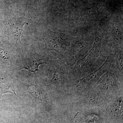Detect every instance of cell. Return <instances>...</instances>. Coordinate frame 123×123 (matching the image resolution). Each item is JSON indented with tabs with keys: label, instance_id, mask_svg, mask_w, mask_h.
Here are the masks:
<instances>
[{
	"label": "cell",
	"instance_id": "6da1fadb",
	"mask_svg": "<svg viewBox=\"0 0 123 123\" xmlns=\"http://www.w3.org/2000/svg\"><path fill=\"white\" fill-rule=\"evenodd\" d=\"M103 37L102 33L101 31L99 30L97 31L92 48L84 57L78 61L74 65V69H80L84 74V76L97 70L100 64L99 62H101L99 60H103L105 58L101 51Z\"/></svg>",
	"mask_w": 123,
	"mask_h": 123
},
{
	"label": "cell",
	"instance_id": "7a4b0ae2",
	"mask_svg": "<svg viewBox=\"0 0 123 123\" xmlns=\"http://www.w3.org/2000/svg\"><path fill=\"white\" fill-rule=\"evenodd\" d=\"M123 78L116 70L110 68L92 86V89L108 97L123 94Z\"/></svg>",
	"mask_w": 123,
	"mask_h": 123
},
{
	"label": "cell",
	"instance_id": "3957f363",
	"mask_svg": "<svg viewBox=\"0 0 123 123\" xmlns=\"http://www.w3.org/2000/svg\"><path fill=\"white\" fill-rule=\"evenodd\" d=\"M91 44V40L86 35L71 40L70 45L63 56L65 62L70 67L74 66L78 61L88 53Z\"/></svg>",
	"mask_w": 123,
	"mask_h": 123
},
{
	"label": "cell",
	"instance_id": "277c9868",
	"mask_svg": "<svg viewBox=\"0 0 123 123\" xmlns=\"http://www.w3.org/2000/svg\"><path fill=\"white\" fill-rule=\"evenodd\" d=\"M45 40L48 50L55 51L63 57L71 41L66 33L55 32L50 29L46 33Z\"/></svg>",
	"mask_w": 123,
	"mask_h": 123
},
{
	"label": "cell",
	"instance_id": "5b68a950",
	"mask_svg": "<svg viewBox=\"0 0 123 123\" xmlns=\"http://www.w3.org/2000/svg\"><path fill=\"white\" fill-rule=\"evenodd\" d=\"M53 72L51 83L59 89L66 92L69 66L65 62H54L51 64Z\"/></svg>",
	"mask_w": 123,
	"mask_h": 123
},
{
	"label": "cell",
	"instance_id": "8992f818",
	"mask_svg": "<svg viewBox=\"0 0 123 123\" xmlns=\"http://www.w3.org/2000/svg\"><path fill=\"white\" fill-rule=\"evenodd\" d=\"M113 58L109 56L102 65L94 71L86 76H84L81 79L73 82L75 86H86V89L94 85L102 76L111 68Z\"/></svg>",
	"mask_w": 123,
	"mask_h": 123
},
{
	"label": "cell",
	"instance_id": "52a82bcc",
	"mask_svg": "<svg viewBox=\"0 0 123 123\" xmlns=\"http://www.w3.org/2000/svg\"><path fill=\"white\" fill-rule=\"evenodd\" d=\"M111 97H108L93 90H88L79 98L81 104L90 107H99L105 109L110 101Z\"/></svg>",
	"mask_w": 123,
	"mask_h": 123
},
{
	"label": "cell",
	"instance_id": "ba28073f",
	"mask_svg": "<svg viewBox=\"0 0 123 123\" xmlns=\"http://www.w3.org/2000/svg\"><path fill=\"white\" fill-rule=\"evenodd\" d=\"M9 36L14 42L20 41V37L25 24H28L25 18H23L13 17L5 20Z\"/></svg>",
	"mask_w": 123,
	"mask_h": 123
},
{
	"label": "cell",
	"instance_id": "9c48e42d",
	"mask_svg": "<svg viewBox=\"0 0 123 123\" xmlns=\"http://www.w3.org/2000/svg\"><path fill=\"white\" fill-rule=\"evenodd\" d=\"M123 19L115 17L112 21L110 40L112 48L115 51L118 49L123 48Z\"/></svg>",
	"mask_w": 123,
	"mask_h": 123
},
{
	"label": "cell",
	"instance_id": "30bf717a",
	"mask_svg": "<svg viewBox=\"0 0 123 123\" xmlns=\"http://www.w3.org/2000/svg\"><path fill=\"white\" fill-rule=\"evenodd\" d=\"M123 94L111 97L105 109L110 116L115 120L123 119Z\"/></svg>",
	"mask_w": 123,
	"mask_h": 123
},
{
	"label": "cell",
	"instance_id": "8fae6325",
	"mask_svg": "<svg viewBox=\"0 0 123 123\" xmlns=\"http://www.w3.org/2000/svg\"><path fill=\"white\" fill-rule=\"evenodd\" d=\"M48 63L45 57L40 55L37 53H31L24 60L23 67L21 69H25L31 72L35 73L39 70V66L40 65Z\"/></svg>",
	"mask_w": 123,
	"mask_h": 123
},
{
	"label": "cell",
	"instance_id": "7c38bea8",
	"mask_svg": "<svg viewBox=\"0 0 123 123\" xmlns=\"http://www.w3.org/2000/svg\"><path fill=\"white\" fill-rule=\"evenodd\" d=\"M18 87L17 81L12 77H8L0 81V92L1 94L10 93L20 97L16 94V91Z\"/></svg>",
	"mask_w": 123,
	"mask_h": 123
},
{
	"label": "cell",
	"instance_id": "4fadbf2b",
	"mask_svg": "<svg viewBox=\"0 0 123 123\" xmlns=\"http://www.w3.org/2000/svg\"><path fill=\"white\" fill-rule=\"evenodd\" d=\"M115 60L116 63V70L121 76L123 77V48L115 51Z\"/></svg>",
	"mask_w": 123,
	"mask_h": 123
},
{
	"label": "cell",
	"instance_id": "5bb4252c",
	"mask_svg": "<svg viewBox=\"0 0 123 123\" xmlns=\"http://www.w3.org/2000/svg\"><path fill=\"white\" fill-rule=\"evenodd\" d=\"M84 123H102V120L98 116L94 114L88 115L84 121Z\"/></svg>",
	"mask_w": 123,
	"mask_h": 123
},
{
	"label": "cell",
	"instance_id": "9a60e30c",
	"mask_svg": "<svg viewBox=\"0 0 123 123\" xmlns=\"http://www.w3.org/2000/svg\"><path fill=\"white\" fill-rule=\"evenodd\" d=\"M47 120L49 123H62L59 119L55 117H49Z\"/></svg>",
	"mask_w": 123,
	"mask_h": 123
}]
</instances>
